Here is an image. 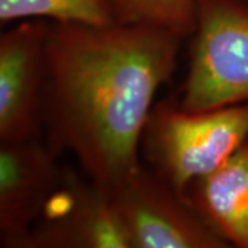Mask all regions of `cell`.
Instances as JSON below:
<instances>
[{
    "mask_svg": "<svg viewBox=\"0 0 248 248\" xmlns=\"http://www.w3.org/2000/svg\"><path fill=\"white\" fill-rule=\"evenodd\" d=\"M181 42L155 28L51 22L45 97L50 146L72 153L105 187L138 166L153 101L175 69Z\"/></svg>",
    "mask_w": 248,
    "mask_h": 248,
    "instance_id": "obj_1",
    "label": "cell"
},
{
    "mask_svg": "<svg viewBox=\"0 0 248 248\" xmlns=\"http://www.w3.org/2000/svg\"><path fill=\"white\" fill-rule=\"evenodd\" d=\"M248 143V102L189 112L164 101L152 109L141 149L148 167L182 192Z\"/></svg>",
    "mask_w": 248,
    "mask_h": 248,
    "instance_id": "obj_2",
    "label": "cell"
},
{
    "mask_svg": "<svg viewBox=\"0 0 248 248\" xmlns=\"http://www.w3.org/2000/svg\"><path fill=\"white\" fill-rule=\"evenodd\" d=\"M248 102V0H197L179 108L189 112Z\"/></svg>",
    "mask_w": 248,
    "mask_h": 248,
    "instance_id": "obj_3",
    "label": "cell"
},
{
    "mask_svg": "<svg viewBox=\"0 0 248 248\" xmlns=\"http://www.w3.org/2000/svg\"><path fill=\"white\" fill-rule=\"evenodd\" d=\"M108 189L130 248L229 247L151 167L140 163Z\"/></svg>",
    "mask_w": 248,
    "mask_h": 248,
    "instance_id": "obj_4",
    "label": "cell"
},
{
    "mask_svg": "<svg viewBox=\"0 0 248 248\" xmlns=\"http://www.w3.org/2000/svg\"><path fill=\"white\" fill-rule=\"evenodd\" d=\"M25 248H130V244L109 189L65 167Z\"/></svg>",
    "mask_w": 248,
    "mask_h": 248,
    "instance_id": "obj_5",
    "label": "cell"
},
{
    "mask_svg": "<svg viewBox=\"0 0 248 248\" xmlns=\"http://www.w3.org/2000/svg\"><path fill=\"white\" fill-rule=\"evenodd\" d=\"M48 32V21L25 19L0 37V141L42 134Z\"/></svg>",
    "mask_w": 248,
    "mask_h": 248,
    "instance_id": "obj_6",
    "label": "cell"
},
{
    "mask_svg": "<svg viewBox=\"0 0 248 248\" xmlns=\"http://www.w3.org/2000/svg\"><path fill=\"white\" fill-rule=\"evenodd\" d=\"M42 138L0 141V243L25 248L46 203L61 182L65 167Z\"/></svg>",
    "mask_w": 248,
    "mask_h": 248,
    "instance_id": "obj_7",
    "label": "cell"
},
{
    "mask_svg": "<svg viewBox=\"0 0 248 248\" xmlns=\"http://www.w3.org/2000/svg\"><path fill=\"white\" fill-rule=\"evenodd\" d=\"M185 196L228 246L248 248V143L186 187Z\"/></svg>",
    "mask_w": 248,
    "mask_h": 248,
    "instance_id": "obj_8",
    "label": "cell"
},
{
    "mask_svg": "<svg viewBox=\"0 0 248 248\" xmlns=\"http://www.w3.org/2000/svg\"><path fill=\"white\" fill-rule=\"evenodd\" d=\"M113 21L120 25L167 31L185 39L197 19V0H108Z\"/></svg>",
    "mask_w": 248,
    "mask_h": 248,
    "instance_id": "obj_9",
    "label": "cell"
},
{
    "mask_svg": "<svg viewBox=\"0 0 248 248\" xmlns=\"http://www.w3.org/2000/svg\"><path fill=\"white\" fill-rule=\"evenodd\" d=\"M50 19L87 25L113 24L108 0H0V21Z\"/></svg>",
    "mask_w": 248,
    "mask_h": 248,
    "instance_id": "obj_10",
    "label": "cell"
}]
</instances>
